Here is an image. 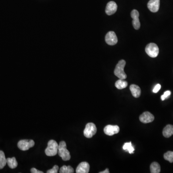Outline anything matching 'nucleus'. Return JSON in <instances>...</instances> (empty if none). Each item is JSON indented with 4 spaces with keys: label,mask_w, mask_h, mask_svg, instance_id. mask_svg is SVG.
Returning a JSON list of instances; mask_svg holds the SVG:
<instances>
[{
    "label": "nucleus",
    "mask_w": 173,
    "mask_h": 173,
    "mask_svg": "<svg viewBox=\"0 0 173 173\" xmlns=\"http://www.w3.org/2000/svg\"><path fill=\"white\" fill-rule=\"evenodd\" d=\"M59 169V167L58 166L55 165L51 169L47 171V173H57L58 172V170Z\"/></svg>",
    "instance_id": "24"
},
{
    "label": "nucleus",
    "mask_w": 173,
    "mask_h": 173,
    "mask_svg": "<svg viewBox=\"0 0 173 173\" xmlns=\"http://www.w3.org/2000/svg\"><path fill=\"white\" fill-rule=\"evenodd\" d=\"M126 62L124 60H121L118 62L115 66L114 71V75L119 79H125L127 77L126 74L124 72V68L125 66Z\"/></svg>",
    "instance_id": "1"
},
{
    "label": "nucleus",
    "mask_w": 173,
    "mask_h": 173,
    "mask_svg": "<svg viewBox=\"0 0 173 173\" xmlns=\"http://www.w3.org/2000/svg\"><path fill=\"white\" fill-rule=\"evenodd\" d=\"M109 171L108 168H106L105 171H103L102 172H99V173H109Z\"/></svg>",
    "instance_id": "27"
},
{
    "label": "nucleus",
    "mask_w": 173,
    "mask_h": 173,
    "mask_svg": "<svg viewBox=\"0 0 173 173\" xmlns=\"http://www.w3.org/2000/svg\"><path fill=\"white\" fill-rule=\"evenodd\" d=\"M74 169L71 166H64L61 167L60 169V173H74Z\"/></svg>",
    "instance_id": "21"
},
{
    "label": "nucleus",
    "mask_w": 173,
    "mask_h": 173,
    "mask_svg": "<svg viewBox=\"0 0 173 173\" xmlns=\"http://www.w3.org/2000/svg\"><path fill=\"white\" fill-rule=\"evenodd\" d=\"M160 3V0H150L148 3V8L151 12H157L159 9Z\"/></svg>",
    "instance_id": "12"
},
{
    "label": "nucleus",
    "mask_w": 173,
    "mask_h": 173,
    "mask_svg": "<svg viewBox=\"0 0 173 173\" xmlns=\"http://www.w3.org/2000/svg\"><path fill=\"white\" fill-rule=\"evenodd\" d=\"M35 142L33 140H20L17 144V146L20 150L23 151H26L30 148L33 147L34 146Z\"/></svg>",
    "instance_id": "6"
},
{
    "label": "nucleus",
    "mask_w": 173,
    "mask_h": 173,
    "mask_svg": "<svg viewBox=\"0 0 173 173\" xmlns=\"http://www.w3.org/2000/svg\"><path fill=\"white\" fill-rule=\"evenodd\" d=\"M154 120V117L151 113L148 112H145L141 114L140 117V120L144 124L151 123Z\"/></svg>",
    "instance_id": "10"
},
{
    "label": "nucleus",
    "mask_w": 173,
    "mask_h": 173,
    "mask_svg": "<svg viewBox=\"0 0 173 173\" xmlns=\"http://www.w3.org/2000/svg\"><path fill=\"white\" fill-rule=\"evenodd\" d=\"M6 162H7V165H8L9 167L12 169L16 168L18 166V163L15 157L8 158L7 159H6Z\"/></svg>",
    "instance_id": "16"
},
{
    "label": "nucleus",
    "mask_w": 173,
    "mask_h": 173,
    "mask_svg": "<svg viewBox=\"0 0 173 173\" xmlns=\"http://www.w3.org/2000/svg\"><path fill=\"white\" fill-rule=\"evenodd\" d=\"M31 172L32 173H43L42 171L38 170L35 168H32L31 169Z\"/></svg>",
    "instance_id": "26"
},
{
    "label": "nucleus",
    "mask_w": 173,
    "mask_h": 173,
    "mask_svg": "<svg viewBox=\"0 0 173 173\" xmlns=\"http://www.w3.org/2000/svg\"><path fill=\"white\" fill-rule=\"evenodd\" d=\"M117 5L114 1H110L107 4L105 8L106 14L108 16L114 14L117 12Z\"/></svg>",
    "instance_id": "11"
},
{
    "label": "nucleus",
    "mask_w": 173,
    "mask_h": 173,
    "mask_svg": "<svg viewBox=\"0 0 173 173\" xmlns=\"http://www.w3.org/2000/svg\"><path fill=\"white\" fill-rule=\"evenodd\" d=\"M163 134L165 137L167 138L170 137L173 135V125H167L163 128Z\"/></svg>",
    "instance_id": "15"
},
{
    "label": "nucleus",
    "mask_w": 173,
    "mask_h": 173,
    "mask_svg": "<svg viewBox=\"0 0 173 173\" xmlns=\"http://www.w3.org/2000/svg\"><path fill=\"white\" fill-rule=\"evenodd\" d=\"M58 147L56 141L54 140H50L48 143V146L46 148L45 152L46 155L48 156H55L57 154L58 151Z\"/></svg>",
    "instance_id": "3"
},
{
    "label": "nucleus",
    "mask_w": 173,
    "mask_h": 173,
    "mask_svg": "<svg viewBox=\"0 0 173 173\" xmlns=\"http://www.w3.org/2000/svg\"><path fill=\"white\" fill-rule=\"evenodd\" d=\"M170 91H166V92H164V94L161 96V99H162V101H164L166 99H167V98L169 97V96H170Z\"/></svg>",
    "instance_id": "23"
},
{
    "label": "nucleus",
    "mask_w": 173,
    "mask_h": 173,
    "mask_svg": "<svg viewBox=\"0 0 173 173\" xmlns=\"http://www.w3.org/2000/svg\"><path fill=\"white\" fill-rule=\"evenodd\" d=\"M97 132V128L94 123H89L86 125L84 130V135L87 138H91Z\"/></svg>",
    "instance_id": "5"
},
{
    "label": "nucleus",
    "mask_w": 173,
    "mask_h": 173,
    "mask_svg": "<svg viewBox=\"0 0 173 173\" xmlns=\"http://www.w3.org/2000/svg\"><path fill=\"white\" fill-rule=\"evenodd\" d=\"M106 42L109 45H114L118 42V39L114 31H109L106 35L105 37Z\"/></svg>",
    "instance_id": "7"
},
{
    "label": "nucleus",
    "mask_w": 173,
    "mask_h": 173,
    "mask_svg": "<svg viewBox=\"0 0 173 173\" xmlns=\"http://www.w3.org/2000/svg\"><path fill=\"white\" fill-rule=\"evenodd\" d=\"M139 13L137 10H133L131 12V16L133 19L132 25L135 30H139L140 23L139 20Z\"/></svg>",
    "instance_id": "9"
},
{
    "label": "nucleus",
    "mask_w": 173,
    "mask_h": 173,
    "mask_svg": "<svg viewBox=\"0 0 173 173\" xmlns=\"http://www.w3.org/2000/svg\"><path fill=\"white\" fill-rule=\"evenodd\" d=\"M150 170L151 173H159L161 171V167L158 163L153 162L150 166Z\"/></svg>",
    "instance_id": "18"
},
{
    "label": "nucleus",
    "mask_w": 173,
    "mask_h": 173,
    "mask_svg": "<svg viewBox=\"0 0 173 173\" xmlns=\"http://www.w3.org/2000/svg\"><path fill=\"white\" fill-rule=\"evenodd\" d=\"M104 132L106 135L112 136L114 134H117L120 131V128L118 125H109L106 126L103 129Z\"/></svg>",
    "instance_id": "8"
},
{
    "label": "nucleus",
    "mask_w": 173,
    "mask_h": 173,
    "mask_svg": "<svg viewBox=\"0 0 173 173\" xmlns=\"http://www.w3.org/2000/svg\"><path fill=\"white\" fill-rule=\"evenodd\" d=\"M90 171V165L86 162L81 163L77 166L76 173H88Z\"/></svg>",
    "instance_id": "13"
},
{
    "label": "nucleus",
    "mask_w": 173,
    "mask_h": 173,
    "mask_svg": "<svg viewBox=\"0 0 173 173\" xmlns=\"http://www.w3.org/2000/svg\"><path fill=\"white\" fill-rule=\"evenodd\" d=\"M130 90L133 97L136 98L140 97L141 94V90L139 86L135 84L130 85Z\"/></svg>",
    "instance_id": "14"
},
{
    "label": "nucleus",
    "mask_w": 173,
    "mask_h": 173,
    "mask_svg": "<svg viewBox=\"0 0 173 173\" xmlns=\"http://www.w3.org/2000/svg\"><path fill=\"white\" fill-rule=\"evenodd\" d=\"M145 52L151 57L155 58L158 55L159 49L155 43H150L146 46Z\"/></svg>",
    "instance_id": "4"
},
{
    "label": "nucleus",
    "mask_w": 173,
    "mask_h": 173,
    "mask_svg": "<svg viewBox=\"0 0 173 173\" xmlns=\"http://www.w3.org/2000/svg\"><path fill=\"white\" fill-rule=\"evenodd\" d=\"M58 154L64 161H68L71 158L70 152L66 148L65 141H61L59 143Z\"/></svg>",
    "instance_id": "2"
},
{
    "label": "nucleus",
    "mask_w": 173,
    "mask_h": 173,
    "mask_svg": "<svg viewBox=\"0 0 173 173\" xmlns=\"http://www.w3.org/2000/svg\"><path fill=\"white\" fill-rule=\"evenodd\" d=\"M128 85V82L126 81L121 79H119L115 83V87L119 90H122L123 88H125Z\"/></svg>",
    "instance_id": "17"
},
{
    "label": "nucleus",
    "mask_w": 173,
    "mask_h": 173,
    "mask_svg": "<svg viewBox=\"0 0 173 173\" xmlns=\"http://www.w3.org/2000/svg\"><path fill=\"white\" fill-rule=\"evenodd\" d=\"M164 159L171 163L173 162V151H168L164 154Z\"/></svg>",
    "instance_id": "22"
},
{
    "label": "nucleus",
    "mask_w": 173,
    "mask_h": 173,
    "mask_svg": "<svg viewBox=\"0 0 173 173\" xmlns=\"http://www.w3.org/2000/svg\"><path fill=\"white\" fill-rule=\"evenodd\" d=\"M123 150H125V151H128L130 154H133L134 150H135L134 147L132 145L131 142L126 143L124 144V146H123Z\"/></svg>",
    "instance_id": "20"
},
{
    "label": "nucleus",
    "mask_w": 173,
    "mask_h": 173,
    "mask_svg": "<svg viewBox=\"0 0 173 173\" xmlns=\"http://www.w3.org/2000/svg\"><path fill=\"white\" fill-rule=\"evenodd\" d=\"M161 86L159 84H158L156 86H155V87L154 88V90H153V92L155 93V94H156L157 92H158L161 89Z\"/></svg>",
    "instance_id": "25"
},
{
    "label": "nucleus",
    "mask_w": 173,
    "mask_h": 173,
    "mask_svg": "<svg viewBox=\"0 0 173 173\" xmlns=\"http://www.w3.org/2000/svg\"><path fill=\"white\" fill-rule=\"evenodd\" d=\"M6 163L7 162L4 153L2 151H0V169L4 168Z\"/></svg>",
    "instance_id": "19"
}]
</instances>
